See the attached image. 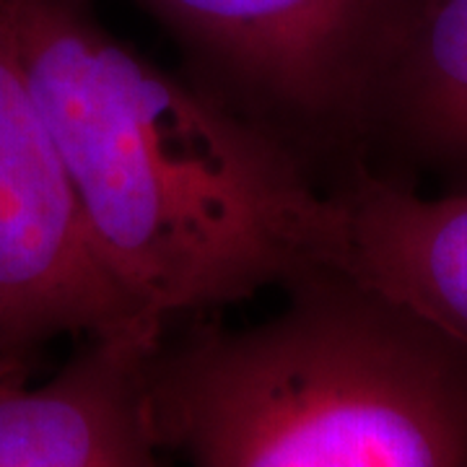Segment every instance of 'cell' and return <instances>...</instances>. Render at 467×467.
<instances>
[{"mask_svg": "<svg viewBox=\"0 0 467 467\" xmlns=\"http://www.w3.org/2000/svg\"><path fill=\"white\" fill-rule=\"evenodd\" d=\"M0 16L101 265L150 319L330 265V192L284 143L119 42L86 0H0Z\"/></svg>", "mask_w": 467, "mask_h": 467, "instance_id": "6da1fadb", "label": "cell"}, {"mask_svg": "<svg viewBox=\"0 0 467 467\" xmlns=\"http://www.w3.org/2000/svg\"><path fill=\"white\" fill-rule=\"evenodd\" d=\"M330 192V265L467 343V192H423L367 169Z\"/></svg>", "mask_w": 467, "mask_h": 467, "instance_id": "8992f818", "label": "cell"}, {"mask_svg": "<svg viewBox=\"0 0 467 467\" xmlns=\"http://www.w3.org/2000/svg\"><path fill=\"white\" fill-rule=\"evenodd\" d=\"M361 169L467 192V0L418 5L377 91Z\"/></svg>", "mask_w": 467, "mask_h": 467, "instance_id": "52a82bcc", "label": "cell"}, {"mask_svg": "<svg viewBox=\"0 0 467 467\" xmlns=\"http://www.w3.org/2000/svg\"><path fill=\"white\" fill-rule=\"evenodd\" d=\"M265 319H180L146 361L153 439L184 467H467V343L317 265Z\"/></svg>", "mask_w": 467, "mask_h": 467, "instance_id": "7a4b0ae2", "label": "cell"}, {"mask_svg": "<svg viewBox=\"0 0 467 467\" xmlns=\"http://www.w3.org/2000/svg\"><path fill=\"white\" fill-rule=\"evenodd\" d=\"M101 265L0 16V371L63 335L164 330Z\"/></svg>", "mask_w": 467, "mask_h": 467, "instance_id": "277c9868", "label": "cell"}, {"mask_svg": "<svg viewBox=\"0 0 467 467\" xmlns=\"http://www.w3.org/2000/svg\"><path fill=\"white\" fill-rule=\"evenodd\" d=\"M226 101L315 177L364 167L384 73L423 0H133Z\"/></svg>", "mask_w": 467, "mask_h": 467, "instance_id": "3957f363", "label": "cell"}, {"mask_svg": "<svg viewBox=\"0 0 467 467\" xmlns=\"http://www.w3.org/2000/svg\"><path fill=\"white\" fill-rule=\"evenodd\" d=\"M161 333L86 337L45 384L0 371V467H164L146 405V361Z\"/></svg>", "mask_w": 467, "mask_h": 467, "instance_id": "5b68a950", "label": "cell"}]
</instances>
